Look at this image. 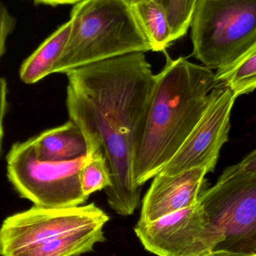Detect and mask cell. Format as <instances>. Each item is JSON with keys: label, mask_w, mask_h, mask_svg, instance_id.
Here are the masks:
<instances>
[{"label": "cell", "mask_w": 256, "mask_h": 256, "mask_svg": "<svg viewBox=\"0 0 256 256\" xmlns=\"http://www.w3.org/2000/svg\"><path fill=\"white\" fill-rule=\"evenodd\" d=\"M236 98L228 87L216 84L204 114L177 153L159 173L174 176L195 167L213 172L222 146L228 140L230 117Z\"/></svg>", "instance_id": "cell-8"}, {"label": "cell", "mask_w": 256, "mask_h": 256, "mask_svg": "<svg viewBox=\"0 0 256 256\" xmlns=\"http://www.w3.org/2000/svg\"><path fill=\"white\" fill-rule=\"evenodd\" d=\"M30 140L36 158L42 162H68L88 154V144L84 132L70 120Z\"/></svg>", "instance_id": "cell-11"}, {"label": "cell", "mask_w": 256, "mask_h": 256, "mask_svg": "<svg viewBox=\"0 0 256 256\" xmlns=\"http://www.w3.org/2000/svg\"><path fill=\"white\" fill-rule=\"evenodd\" d=\"M126 2L131 6V4H134V3L140 1V0H126Z\"/></svg>", "instance_id": "cell-22"}, {"label": "cell", "mask_w": 256, "mask_h": 256, "mask_svg": "<svg viewBox=\"0 0 256 256\" xmlns=\"http://www.w3.org/2000/svg\"><path fill=\"white\" fill-rule=\"evenodd\" d=\"M88 154L76 160L48 162L38 160L30 140L16 142L8 154L7 176L22 198L34 206L64 208L82 206L88 200L81 188L80 173Z\"/></svg>", "instance_id": "cell-7"}, {"label": "cell", "mask_w": 256, "mask_h": 256, "mask_svg": "<svg viewBox=\"0 0 256 256\" xmlns=\"http://www.w3.org/2000/svg\"><path fill=\"white\" fill-rule=\"evenodd\" d=\"M81 188L86 196L111 185V177L102 150L88 152V160L80 173Z\"/></svg>", "instance_id": "cell-15"}, {"label": "cell", "mask_w": 256, "mask_h": 256, "mask_svg": "<svg viewBox=\"0 0 256 256\" xmlns=\"http://www.w3.org/2000/svg\"><path fill=\"white\" fill-rule=\"evenodd\" d=\"M110 218L94 203L64 208L33 206L0 227L2 256H80L104 242Z\"/></svg>", "instance_id": "cell-3"}, {"label": "cell", "mask_w": 256, "mask_h": 256, "mask_svg": "<svg viewBox=\"0 0 256 256\" xmlns=\"http://www.w3.org/2000/svg\"><path fill=\"white\" fill-rule=\"evenodd\" d=\"M70 21L68 40L52 74L152 50L126 0H82L72 8Z\"/></svg>", "instance_id": "cell-4"}, {"label": "cell", "mask_w": 256, "mask_h": 256, "mask_svg": "<svg viewBox=\"0 0 256 256\" xmlns=\"http://www.w3.org/2000/svg\"><path fill=\"white\" fill-rule=\"evenodd\" d=\"M16 20L9 14L6 8L0 2V60L6 52V42L8 36L14 30Z\"/></svg>", "instance_id": "cell-17"}, {"label": "cell", "mask_w": 256, "mask_h": 256, "mask_svg": "<svg viewBox=\"0 0 256 256\" xmlns=\"http://www.w3.org/2000/svg\"><path fill=\"white\" fill-rule=\"evenodd\" d=\"M146 52H136L74 69L68 78L66 108L84 132L88 152L102 150L111 185L110 207L130 216L140 204L142 188L134 178L138 150L155 82Z\"/></svg>", "instance_id": "cell-1"}, {"label": "cell", "mask_w": 256, "mask_h": 256, "mask_svg": "<svg viewBox=\"0 0 256 256\" xmlns=\"http://www.w3.org/2000/svg\"><path fill=\"white\" fill-rule=\"evenodd\" d=\"M190 27L192 56L222 68L256 43V0H197Z\"/></svg>", "instance_id": "cell-5"}, {"label": "cell", "mask_w": 256, "mask_h": 256, "mask_svg": "<svg viewBox=\"0 0 256 256\" xmlns=\"http://www.w3.org/2000/svg\"><path fill=\"white\" fill-rule=\"evenodd\" d=\"M216 84L228 87L237 98L256 90V43L244 55L215 73Z\"/></svg>", "instance_id": "cell-14"}, {"label": "cell", "mask_w": 256, "mask_h": 256, "mask_svg": "<svg viewBox=\"0 0 256 256\" xmlns=\"http://www.w3.org/2000/svg\"><path fill=\"white\" fill-rule=\"evenodd\" d=\"M136 18L152 45V51H165L173 42L161 0H140L131 4Z\"/></svg>", "instance_id": "cell-13"}, {"label": "cell", "mask_w": 256, "mask_h": 256, "mask_svg": "<svg viewBox=\"0 0 256 256\" xmlns=\"http://www.w3.org/2000/svg\"><path fill=\"white\" fill-rule=\"evenodd\" d=\"M230 167L233 170L242 172H256V148L246 155L239 164Z\"/></svg>", "instance_id": "cell-19"}, {"label": "cell", "mask_w": 256, "mask_h": 256, "mask_svg": "<svg viewBox=\"0 0 256 256\" xmlns=\"http://www.w3.org/2000/svg\"><path fill=\"white\" fill-rule=\"evenodd\" d=\"M168 18L173 42L186 34L190 27L197 0H161Z\"/></svg>", "instance_id": "cell-16"}, {"label": "cell", "mask_w": 256, "mask_h": 256, "mask_svg": "<svg viewBox=\"0 0 256 256\" xmlns=\"http://www.w3.org/2000/svg\"><path fill=\"white\" fill-rule=\"evenodd\" d=\"M7 81L0 78V156L2 153L3 138H4V118L7 112L8 102Z\"/></svg>", "instance_id": "cell-18"}, {"label": "cell", "mask_w": 256, "mask_h": 256, "mask_svg": "<svg viewBox=\"0 0 256 256\" xmlns=\"http://www.w3.org/2000/svg\"><path fill=\"white\" fill-rule=\"evenodd\" d=\"M204 167H195L174 176L158 173L144 196L142 222H152L198 203L206 182Z\"/></svg>", "instance_id": "cell-10"}, {"label": "cell", "mask_w": 256, "mask_h": 256, "mask_svg": "<svg viewBox=\"0 0 256 256\" xmlns=\"http://www.w3.org/2000/svg\"><path fill=\"white\" fill-rule=\"evenodd\" d=\"M200 256H252L245 255V254H238V252H228V251L218 250L210 251Z\"/></svg>", "instance_id": "cell-21"}, {"label": "cell", "mask_w": 256, "mask_h": 256, "mask_svg": "<svg viewBox=\"0 0 256 256\" xmlns=\"http://www.w3.org/2000/svg\"><path fill=\"white\" fill-rule=\"evenodd\" d=\"M166 62L155 75L142 137L134 162L136 185L142 188L177 153L201 118L215 73L186 58Z\"/></svg>", "instance_id": "cell-2"}, {"label": "cell", "mask_w": 256, "mask_h": 256, "mask_svg": "<svg viewBox=\"0 0 256 256\" xmlns=\"http://www.w3.org/2000/svg\"><path fill=\"white\" fill-rule=\"evenodd\" d=\"M198 202L218 240L213 251L256 256V172L228 167Z\"/></svg>", "instance_id": "cell-6"}, {"label": "cell", "mask_w": 256, "mask_h": 256, "mask_svg": "<svg viewBox=\"0 0 256 256\" xmlns=\"http://www.w3.org/2000/svg\"><path fill=\"white\" fill-rule=\"evenodd\" d=\"M72 22L68 21L48 37L37 50L22 62L20 78L26 84H33L52 74L70 34Z\"/></svg>", "instance_id": "cell-12"}, {"label": "cell", "mask_w": 256, "mask_h": 256, "mask_svg": "<svg viewBox=\"0 0 256 256\" xmlns=\"http://www.w3.org/2000/svg\"><path fill=\"white\" fill-rule=\"evenodd\" d=\"M38 4H49L51 6H60V4H75L82 0H33Z\"/></svg>", "instance_id": "cell-20"}, {"label": "cell", "mask_w": 256, "mask_h": 256, "mask_svg": "<svg viewBox=\"0 0 256 256\" xmlns=\"http://www.w3.org/2000/svg\"><path fill=\"white\" fill-rule=\"evenodd\" d=\"M134 232L144 249L158 256H200L218 245L198 202L152 222L138 220Z\"/></svg>", "instance_id": "cell-9"}]
</instances>
